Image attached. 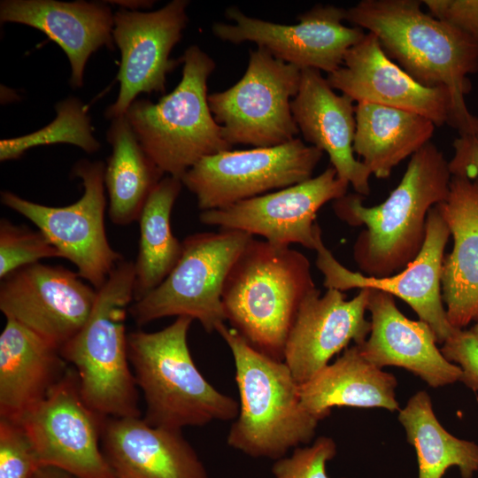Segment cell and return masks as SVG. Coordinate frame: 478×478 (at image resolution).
Masks as SVG:
<instances>
[{"mask_svg":"<svg viewBox=\"0 0 478 478\" xmlns=\"http://www.w3.org/2000/svg\"><path fill=\"white\" fill-rule=\"evenodd\" d=\"M187 0H173L152 12L114 13L113 40L120 50V92L105 117L124 116L141 93L164 92L167 74L181 62L170 58L188 23Z\"/></svg>","mask_w":478,"mask_h":478,"instance_id":"obj_17","label":"cell"},{"mask_svg":"<svg viewBox=\"0 0 478 478\" xmlns=\"http://www.w3.org/2000/svg\"><path fill=\"white\" fill-rule=\"evenodd\" d=\"M180 179L167 175L148 198L138 220L140 239L135 264L134 301L145 297L169 275L182 253L171 229V213L181 190Z\"/></svg>","mask_w":478,"mask_h":478,"instance_id":"obj_29","label":"cell"},{"mask_svg":"<svg viewBox=\"0 0 478 478\" xmlns=\"http://www.w3.org/2000/svg\"><path fill=\"white\" fill-rule=\"evenodd\" d=\"M440 351L447 360L460 367L459 382L478 391V338L469 329L457 328Z\"/></svg>","mask_w":478,"mask_h":478,"instance_id":"obj_35","label":"cell"},{"mask_svg":"<svg viewBox=\"0 0 478 478\" xmlns=\"http://www.w3.org/2000/svg\"><path fill=\"white\" fill-rule=\"evenodd\" d=\"M322 154L298 138L277 146L230 150L203 158L181 181L202 212L220 209L311 179Z\"/></svg>","mask_w":478,"mask_h":478,"instance_id":"obj_11","label":"cell"},{"mask_svg":"<svg viewBox=\"0 0 478 478\" xmlns=\"http://www.w3.org/2000/svg\"><path fill=\"white\" fill-rule=\"evenodd\" d=\"M181 60L182 76L171 93L157 103L135 99L125 113L149 158L180 180L203 158L232 149L208 104L207 81L215 62L197 45Z\"/></svg>","mask_w":478,"mask_h":478,"instance_id":"obj_7","label":"cell"},{"mask_svg":"<svg viewBox=\"0 0 478 478\" xmlns=\"http://www.w3.org/2000/svg\"><path fill=\"white\" fill-rule=\"evenodd\" d=\"M355 118L354 153L379 179L428 143L436 127L416 112L369 103L355 104Z\"/></svg>","mask_w":478,"mask_h":478,"instance_id":"obj_27","label":"cell"},{"mask_svg":"<svg viewBox=\"0 0 478 478\" xmlns=\"http://www.w3.org/2000/svg\"><path fill=\"white\" fill-rule=\"evenodd\" d=\"M0 20L32 27L55 42L70 62L73 89L83 86L89 57L102 47L114 46V14L106 2L2 0Z\"/></svg>","mask_w":478,"mask_h":478,"instance_id":"obj_23","label":"cell"},{"mask_svg":"<svg viewBox=\"0 0 478 478\" xmlns=\"http://www.w3.org/2000/svg\"><path fill=\"white\" fill-rule=\"evenodd\" d=\"M450 229L437 207L427 217L426 237L418 256L400 272L385 277H373L352 272L343 266L324 245L316 249V265L324 275V286L341 291L351 289H375L405 302L443 343L457 329L447 318L442 297V270Z\"/></svg>","mask_w":478,"mask_h":478,"instance_id":"obj_16","label":"cell"},{"mask_svg":"<svg viewBox=\"0 0 478 478\" xmlns=\"http://www.w3.org/2000/svg\"><path fill=\"white\" fill-rule=\"evenodd\" d=\"M327 80L354 102L405 110L428 118L436 126L450 125L449 91L415 81L387 56L372 33L367 32L347 51L343 66L328 73Z\"/></svg>","mask_w":478,"mask_h":478,"instance_id":"obj_19","label":"cell"},{"mask_svg":"<svg viewBox=\"0 0 478 478\" xmlns=\"http://www.w3.org/2000/svg\"><path fill=\"white\" fill-rule=\"evenodd\" d=\"M193 320L176 317L155 331L127 334V353L151 426L182 430L235 420L239 403L215 389L196 366L188 344Z\"/></svg>","mask_w":478,"mask_h":478,"instance_id":"obj_5","label":"cell"},{"mask_svg":"<svg viewBox=\"0 0 478 478\" xmlns=\"http://www.w3.org/2000/svg\"><path fill=\"white\" fill-rule=\"evenodd\" d=\"M216 332L233 356L239 392L227 444L250 457L274 460L308 444L320 420L304 407L300 384L286 363L258 351L225 324Z\"/></svg>","mask_w":478,"mask_h":478,"instance_id":"obj_4","label":"cell"},{"mask_svg":"<svg viewBox=\"0 0 478 478\" xmlns=\"http://www.w3.org/2000/svg\"><path fill=\"white\" fill-rule=\"evenodd\" d=\"M57 117L49 125L31 134L0 141V160L19 158L27 150L54 143H70L87 153L100 148L93 135L88 106L80 99L68 97L55 106Z\"/></svg>","mask_w":478,"mask_h":478,"instance_id":"obj_31","label":"cell"},{"mask_svg":"<svg viewBox=\"0 0 478 478\" xmlns=\"http://www.w3.org/2000/svg\"><path fill=\"white\" fill-rule=\"evenodd\" d=\"M336 455V444L331 437L320 436L312 445L297 447L289 457L274 461V478H328L327 463Z\"/></svg>","mask_w":478,"mask_h":478,"instance_id":"obj_34","label":"cell"},{"mask_svg":"<svg viewBox=\"0 0 478 478\" xmlns=\"http://www.w3.org/2000/svg\"><path fill=\"white\" fill-rule=\"evenodd\" d=\"M101 447L116 478H209L181 430L151 426L141 416L108 417Z\"/></svg>","mask_w":478,"mask_h":478,"instance_id":"obj_22","label":"cell"},{"mask_svg":"<svg viewBox=\"0 0 478 478\" xmlns=\"http://www.w3.org/2000/svg\"><path fill=\"white\" fill-rule=\"evenodd\" d=\"M315 289L310 262L303 253L252 237L224 282L226 320L253 348L283 360L298 309Z\"/></svg>","mask_w":478,"mask_h":478,"instance_id":"obj_3","label":"cell"},{"mask_svg":"<svg viewBox=\"0 0 478 478\" xmlns=\"http://www.w3.org/2000/svg\"><path fill=\"white\" fill-rule=\"evenodd\" d=\"M396 377L374 366L357 344L345 349L311 380L300 385L304 407L320 420L335 406L399 411Z\"/></svg>","mask_w":478,"mask_h":478,"instance_id":"obj_26","label":"cell"},{"mask_svg":"<svg viewBox=\"0 0 478 478\" xmlns=\"http://www.w3.org/2000/svg\"><path fill=\"white\" fill-rule=\"evenodd\" d=\"M301 69L258 46L250 50L243 76L231 88L208 95L210 110L231 145L277 146L296 138L299 129L290 103Z\"/></svg>","mask_w":478,"mask_h":478,"instance_id":"obj_9","label":"cell"},{"mask_svg":"<svg viewBox=\"0 0 478 478\" xmlns=\"http://www.w3.org/2000/svg\"><path fill=\"white\" fill-rule=\"evenodd\" d=\"M436 206L453 237L442 297L449 322L462 329L478 315V179L451 176L448 197Z\"/></svg>","mask_w":478,"mask_h":478,"instance_id":"obj_24","label":"cell"},{"mask_svg":"<svg viewBox=\"0 0 478 478\" xmlns=\"http://www.w3.org/2000/svg\"><path fill=\"white\" fill-rule=\"evenodd\" d=\"M430 15L478 40V0H424Z\"/></svg>","mask_w":478,"mask_h":478,"instance_id":"obj_36","label":"cell"},{"mask_svg":"<svg viewBox=\"0 0 478 478\" xmlns=\"http://www.w3.org/2000/svg\"><path fill=\"white\" fill-rule=\"evenodd\" d=\"M354 101L338 95L320 70H301L297 96L290 103L291 112L305 140L326 152L337 176L351 184L357 194H370L371 173L354 157L356 132Z\"/></svg>","mask_w":478,"mask_h":478,"instance_id":"obj_21","label":"cell"},{"mask_svg":"<svg viewBox=\"0 0 478 478\" xmlns=\"http://www.w3.org/2000/svg\"><path fill=\"white\" fill-rule=\"evenodd\" d=\"M348 187L330 166L303 182L203 211L199 219L204 225L259 235L275 245L298 243L316 251L323 242L315 221L317 212L327 203L346 195Z\"/></svg>","mask_w":478,"mask_h":478,"instance_id":"obj_13","label":"cell"},{"mask_svg":"<svg viewBox=\"0 0 478 478\" xmlns=\"http://www.w3.org/2000/svg\"><path fill=\"white\" fill-rule=\"evenodd\" d=\"M41 466L22 426L0 418V478H35Z\"/></svg>","mask_w":478,"mask_h":478,"instance_id":"obj_33","label":"cell"},{"mask_svg":"<svg viewBox=\"0 0 478 478\" xmlns=\"http://www.w3.org/2000/svg\"><path fill=\"white\" fill-rule=\"evenodd\" d=\"M105 165L79 160L73 175L84 188L81 198L66 206L37 204L11 192H1V203L33 222L77 268L79 276L99 289L123 257L111 246L104 227Z\"/></svg>","mask_w":478,"mask_h":478,"instance_id":"obj_10","label":"cell"},{"mask_svg":"<svg viewBox=\"0 0 478 478\" xmlns=\"http://www.w3.org/2000/svg\"><path fill=\"white\" fill-rule=\"evenodd\" d=\"M67 368L58 347L6 320L0 335V418L19 421L45 397Z\"/></svg>","mask_w":478,"mask_h":478,"instance_id":"obj_25","label":"cell"},{"mask_svg":"<svg viewBox=\"0 0 478 478\" xmlns=\"http://www.w3.org/2000/svg\"><path fill=\"white\" fill-rule=\"evenodd\" d=\"M35 478H79V477L54 466H41L38 468Z\"/></svg>","mask_w":478,"mask_h":478,"instance_id":"obj_38","label":"cell"},{"mask_svg":"<svg viewBox=\"0 0 478 478\" xmlns=\"http://www.w3.org/2000/svg\"><path fill=\"white\" fill-rule=\"evenodd\" d=\"M367 310L371 331L363 343L357 344L367 361L381 369L405 368L433 388L459 382L460 367L444 358L431 328L405 317L392 295L369 289Z\"/></svg>","mask_w":478,"mask_h":478,"instance_id":"obj_20","label":"cell"},{"mask_svg":"<svg viewBox=\"0 0 478 478\" xmlns=\"http://www.w3.org/2000/svg\"><path fill=\"white\" fill-rule=\"evenodd\" d=\"M84 400L78 375L68 367L45 397L18 421L42 466L79 478H116L101 447L105 420Z\"/></svg>","mask_w":478,"mask_h":478,"instance_id":"obj_12","label":"cell"},{"mask_svg":"<svg viewBox=\"0 0 478 478\" xmlns=\"http://www.w3.org/2000/svg\"><path fill=\"white\" fill-rule=\"evenodd\" d=\"M134 289L135 264L123 259L97 289L83 327L60 349L78 375L84 400L104 417L141 416L126 333Z\"/></svg>","mask_w":478,"mask_h":478,"instance_id":"obj_6","label":"cell"},{"mask_svg":"<svg viewBox=\"0 0 478 478\" xmlns=\"http://www.w3.org/2000/svg\"><path fill=\"white\" fill-rule=\"evenodd\" d=\"M474 325L469 328V330L478 338V315L474 320Z\"/></svg>","mask_w":478,"mask_h":478,"instance_id":"obj_40","label":"cell"},{"mask_svg":"<svg viewBox=\"0 0 478 478\" xmlns=\"http://www.w3.org/2000/svg\"><path fill=\"white\" fill-rule=\"evenodd\" d=\"M112 154L104 171L108 215L117 226L138 221L164 173L145 153L126 116L112 120L107 132Z\"/></svg>","mask_w":478,"mask_h":478,"instance_id":"obj_28","label":"cell"},{"mask_svg":"<svg viewBox=\"0 0 478 478\" xmlns=\"http://www.w3.org/2000/svg\"><path fill=\"white\" fill-rule=\"evenodd\" d=\"M107 3L114 4L124 7L123 9L130 11H137V9L150 8L153 5V1L147 0H118L108 1Z\"/></svg>","mask_w":478,"mask_h":478,"instance_id":"obj_39","label":"cell"},{"mask_svg":"<svg viewBox=\"0 0 478 478\" xmlns=\"http://www.w3.org/2000/svg\"><path fill=\"white\" fill-rule=\"evenodd\" d=\"M369 289H361L351 300L343 291L316 288L302 302L289 333L283 361L301 385L329 364L330 359L354 344L363 343L371 331L367 310Z\"/></svg>","mask_w":478,"mask_h":478,"instance_id":"obj_18","label":"cell"},{"mask_svg":"<svg viewBox=\"0 0 478 478\" xmlns=\"http://www.w3.org/2000/svg\"><path fill=\"white\" fill-rule=\"evenodd\" d=\"M452 147L454 153L449 161L451 176L478 179V131L459 135Z\"/></svg>","mask_w":478,"mask_h":478,"instance_id":"obj_37","label":"cell"},{"mask_svg":"<svg viewBox=\"0 0 478 478\" xmlns=\"http://www.w3.org/2000/svg\"><path fill=\"white\" fill-rule=\"evenodd\" d=\"M398 420L416 451L418 478H442L457 466L462 478L478 471V444L450 434L437 420L428 392L420 390L399 410Z\"/></svg>","mask_w":478,"mask_h":478,"instance_id":"obj_30","label":"cell"},{"mask_svg":"<svg viewBox=\"0 0 478 478\" xmlns=\"http://www.w3.org/2000/svg\"><path fill=\"white\" fill-rule=\"evenodd\" d=\"M451 179L449 161L429 142L411 157L399 184L382 204L366 206L364 197L357 193L333 201L340 220L366 227L352 250L363 274L389 276L418 256L426 237L428 213L446 199Z\"/></svg>","mask_w":478,"mask_h":478,"instance_id":"obj_2","label":"cell"},{"mask_svg":"<svg viewBox=\"0 0 478 478\" xmlns=\"http://www.w3.org/2000/svg\"><path fill=\"white\" fill-rule=\"evenodd\" d=\"M233 24L214 23L213 34L232 43L253 42L274 58L298 68H313L328 74L343 66L347 51L366 35L358 27L345 26V9L316 5L293 25L252 18L239 9L227 10Z\"/></svg>","mask_w":478,"mask_h":478,"instance_id":"obj_14","label":"cell"},{"mask_svg":"<svg viewBox=\"0 0 478 478\" xmlns=\"http://www.w3.org/2000/svg\"><path fill=\"white\" fill-rule=\"evenodd\" d=\"M48 258H62L60 251L40 230L0 221V278Z\"/></svg>","mask_w":478,"mask_h":478,"instance_id":"obj_32","label":"cell"},{"mask_svg":"<svg viewBox=\"0 0 478 478\" xmlns=\"http://www.w3.org/2000/svg\"><path fill=\"white\" fill-rule=\"evenodd\" d=\"M417 0H362L345 9V20L374 34L390 59L423 86L443 88L451 99L450 126L478 131L467 109V76L478 71V40L421 10Z\"/></svg>","mask_w":478,"mask_h":478,"instance_id":"obj_1","label":"cell"},{"mask_svg":"<svg viewBox=\"0 0 478 478\" xmlns=\"http://www.w3.org/2000/svg\"><path fill=\"white\" fill-rule=\"evenodd\" d=\"M96 294L77 272L39 262L1 279L0 311L61 349L87 321Z\"/></svg>","mask_w":478,"mask_h":478,"instance_id":"obj_15","label":"cell"},{"mask_svg":"<svg viewBox=\"0 0 478 478\" xmlns=\"http://www.w3.org/2000/svg\"><path fill=\"white\" fill-rule=\"evenodd\" d=\"M253 236L220 228L182 241V253L169 275L137 301L129 312L138 326L170 316L197 320L207 333L224 324L221 296L233 264Z\"/></svg>","mask_w":478,"mask_h":478,"instance_id":"obj_8","label":"cell"}]
</instances>
